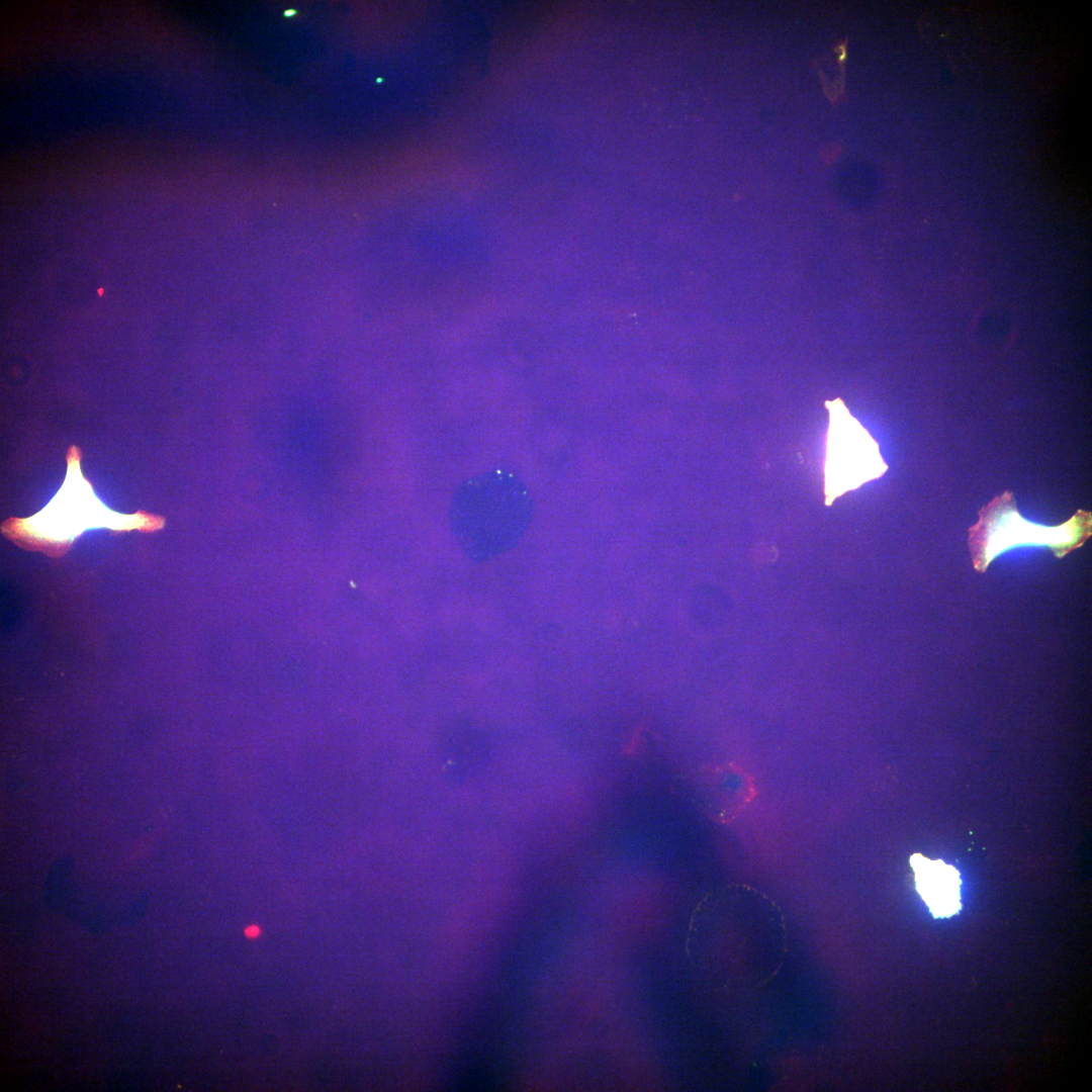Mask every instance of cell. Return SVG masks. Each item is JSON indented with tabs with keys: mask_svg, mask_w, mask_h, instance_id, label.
<instances>
[{
	"mask_svg": "<svg viewBox=\"0 0 1092 1092\" xmlns=\"http://www.w3.org/2000/svg\"><path fill=\"white\" fill-rule=\"evenodd\" d=\"M81 459V449L71 445L66 454L65 479L53 498L32 516L4 520L0 527L2 535L25 550L59 558L90 529L154 533L165 526L163 516L145 510L121 514L105 506L84 476Z\"/></svg>",
	"mask_w": 1092,
	"mask_h": 1092,
	"instance_id": "obj_1",
	"label": "cell"
},
{
	"mask_svg": "<svg viewBox=\"0 0 1092 1092\" xmlns=\"http://www.w3.org/2000/svg\"><path fill=\"white\" fill-rule=\"evenodd\" d=\"M523 482L511 472L491 470L461 482L453 493L449 520L466 553L486 560L515 540L530 507Z\"/></svg>",
	"mask_w": 1092,
	"mask_h": 1092,
	"instance_id": "obj_2",
	"label": "cell"
},
{
	"mask_svg": "<svg viewBox=\"0 0 1092 1092\" xmlns=\"http://www.w3.org/2000/svg\"><path fill=\"white\" fill-rule=\"evenodd\" d=\"M978 514V522L968 530V541L973 567L980 573L997 556L1014 547H1049L1061 559L1092 536L1090 511L1080 509L1061 525L1043 526L1028 522L1019 514L1009 490L994 497Z\"/></svg>",
	"mask_w": 1092,
	"mask_h": 1092,
	"instance_id": "obj_3",
	"label": "cell"
},
{
	"mask_svg": "<svg viewBox=\"0 0 1092 1092\" xmlns=\"http://www.w3.org/2000/svg\"><path fill=\"white\" fill-rule=\"evenodd\" d=\"M829 428L826 437L825 500L830 505L848 490L883 476L888 466L877 441L853 418L839 398L826 401Z\"/></svg>",
	"mask_w": 1092,
	"mask_h": 1092,
	"instance_id": "obj_4",
	"label": "cell"
},
{
	"mask_svg": "<svg viewBox=\"0 0 1092 1092\" xmlns=\"http://www.w3.org/2000/svg\"><path fill=\"white\" fill-rule=\"evenodd\" d=\"M910 864L917 892L934 917H949L961 909V879L952 866L921 853L912 854Z\"/></svg>",
	"mask_w": 1092,
	"mask_h": 1092,
	"instance_id": "obj_5",
	"label": "cell"
},
{
	"mask_svg": "<svg viewBox=\"0 0 1092 1092\" xmlns=\"http://www.w3.org/2000/svg\"><path fill=\"white\" fill-rule=\"evenodd\" d=\"M258 928L256 926H250L246 933L248 936H256L258 934Z\"/></svg>",
	"mask_w": 1092,
	"mask_h": 1092,
	"instance_id": "obj_6",
	"label": "cell"
}]
</instances>
